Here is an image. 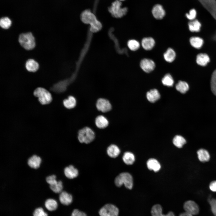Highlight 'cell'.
I'll return each mask as SVG.
<instances>
[{
  "instance_id": "cell-1",
  "label": "cell",
  "mask_w": 216,
  "mask_h": 216,
  "mask_svg": "<svg viewBox=\"0 0 216 216\" xmlns=\"http://www.w3.org/2000/svg\"><path fill=\"white\" fill-rule=\"evenodd\" d=\"M81 19L84 23L90 25V30L93 32L99 31L102 27L101 22L89 10H85L82 13Z\"/></svg>"
},
{
  "instance_id": "cell-2",
  "label": "cell",
  "mask_w": 216,
  "mask_h": 216,
  "mask_svg": "<svg viewBox=\"0 0 216 216\" xmlns=\"http://www.w3.org/2000/svg\"><path fill=\"white\" fill-rule=\"evenodd\" d=\"M18 41L20 45L27 50H32L35 46V38L31 32L21 34L19 36Z\"/></svg>"
},
{
  "instance_id": "cell-3",
  "label": "cell",
  "mask_w": 216,
  "mask_h": 216,
  "mask_svg": "<svg viewBox=\"0 0 216 216\" xmlns=\"http://www.w3.org/2000/svg\"><path fill=\"white\" fill-rule=\"evenodd\" d=\"M77 137L80 143L88 144L94 140L95 134L94 131L90 128L86 127L79 131Z\"/></svg>"
},
{
  "instance_id": "cell-4",
  "label": "cell",
  "mask_w": 216,
  "mask_h": 216,
  "mask_svg": "<svg viewBox=\"0 0 216 216\" xmlns=\"http://www.w3.org/2000/svg\"><path fill=\"white\" fill-rule=\"evenodd\" d=\"M114 183L118 187H120L124 184L127 188L131 189L133 186V178L131 175L128 172H122L115 178Z\"/></svg>"
},
{
  "instance_id": "cell-5",
  "label": "cell",
  "mask_w": 216,
  "mask_h": 216,
  "mask_svg": "<svg viewBox=\"0 0 216 216\" xmlns=\"http://www.w3.org/2000/svg\"><path fill=\"white\" fill-rule=\"evenodd\" d=\"M121 2L116 0L113 2L108 8V10L113 17L120 18L125 15L128 11L126 7L122 8Z\"/></svg>"
},
{
  "instance_id": "cell-6",
  "label": "cell",
  "mask_w": 216,
  "mask_h": 216,
  "mask_svg": "<svg viewBox=\"0 0 216 216\" xmlns=\"http://www.w3.org/2000/svg\"><path fill=\"white\" fill-rule=\"evenodd\" d=\"M34 94L38 98L40 103L43 105L49 104L52 100L51 93L42 87L37 88L34 91Z\"/></svg>"
},
{
  "instance_id": "cell-7",
  "label": "cell",
  "mask_w": 216,
  "mask_h": 216,
  "mask_svg": "<svg viewBox=\"0 0 216 216\" xmlns=\"http://www.w3.org/2000/svg\"><path fill=\"white\" fill-rule=\"evenodd\" d=\"M119 209L115 205L108 204L103 206L99 210L100 216H118Z\"/></svg>"
},
{
  "instance_id": "cell-8",
  "label": "cell",
  "mask_w": 216,
  "mask_h": 216,
  "mask_svg": "<svg viewBox=\"0 0 216 216\" xmlns=\"http://www.w3.org/2000/svg\"><path fill=\"white\" fill-rule=\"evenodd\" d=\"M96 107L98 110L103 112H108L112 109V105L110 101L103 98H100L97 100Z\"/></svg>"
},
{
  "instance_id": "cell-9",
  "label": "cell",
  "mask_w": 216,
  "mask_h": 216,
  "mask_svg": "<svg viewBox=\"0 0 216 216\" xmlns=\"http://www.w3.org/2000/svg\"><path fill=\"white\" fill-rule=\"evenodd\" d=\"M184 208L185 212L193 215L197 214L199 212L197 205L192 200L188 201L185 202L184 205Z\"/></svg>"
},
{
  "instance_id": "cell-10",
  "label": "cell",
  "mask_w": 216,
  "mask_h": 216,
  "mask_svg": "<svg viewBox=\"0 0 216 216\" xmlns=\"http://www.w3.org/2000/svg\"><path fill=\"white\" fill-rule=\"evenodd\" d=\"M140 66L144 71L148 73L154 70L155 68V64L151 59L144 58L140 62Z\"/></svg>"
},
{
  "instance_id": "cell-11",
  "label": "cell",
  "mask_w": 216,
  "mask_h": 216,
  "mask_svg": "<svg viewBox=\"0 0 216 216\" xmlns=\"http://www.w3.org/2000/svg\"><path fill=\"white\" fill-rule=\"evenodd\" d=\"M152 13L154 17L156 19L160 20L164 16L165 12L163 7L160 4H157L153 7Z\"/></svg>"
},
{
  "instance_id": "cell-12",
  "label": "cell",
  "mask_w": 216,
  "mask_h": 216,
  "mask_svg": "<svg viewBox=\"0 0 216 216\" xmlns=\"http://www.w3.org/2000/svg\"><path fill=\"white\" fill-rule=\"evenodd\" d=\"M64 173L66 177L72 179L78 176L79 172L76 168L73 166L70 165L64 168Z\"/></svg>"
},
{
  "instance_id": "cell-13",
  "label": "cell",
  "mask_w": 216,
  "mask_h": 216,
  "mask_svg": "<svg viewBox=\"0 0 216 216\" xmlns=\"http://www.w3.org/2000/svg\"><path fill=\"white\" fill-rule=\"evenodd\" d=\"M151 213L152 216H175L173 213L172 212H169L166 214H163L162 207L159 204H156L153 206Z\"/></svg>"
},
{
  "instance_id": "cell-14",
  "label": "cell",
  "mask_w": 216,
  "mask_h": 216,
  "mask_svg": "<svg viewBox=\"0 0 216 216\" xmlns=\"http://www.w3.org/2000/svg\"><path fill=\"white\" fill-rule=\"evenodd\" d=\"M59 200L61 203L64 205L70 204L73 200L72 196L67 192L62 191L59 195Z\"/></svg>"
},
{
  "instance_id": "cell-15",
  "label": "cell",
  "mask_w": 216,
  "mask_h": 216,
  "mask_svg": "<svg viewBox=\"0 0 216 216\" xmlns=\"http://www.w3.org/2000/svg\"><path fill=\"white\" fill-rule=\"evenodd\" d=\"M39 64L35 60L33 59H29L26 62L25 67L26 70L29 72H35L39 68Z\"/></svg>"
},
{
  "instance_id": "cell-16",
  "label": "cell",
  "mask_w": 216,
  "mask_h": 216,
  "mask_svg": "<svg viewBox=\"0 0 216 216\" xmlns=\"http://www.w3.org/2000/svg\"><path fill=\"white\" fill-rule=\"evenodd\" d=\"M41 162V160L40 157L34 155L28 159L27 164L31 168L37 169L40 167Z\"/></svg>"
},
{
  "instance_id": "cell-17",
  "label": "cell",
  "mask_w": 216,
  "mask_h": 216,
  "mask_svg": "<svg viewBox=\"0 0 216 216\" xmlns=\"http://www.w3.org/2000/svg\"><path fill=\"white\" fill-rule=\"evenodd\" d=\"M96 126L100 129H104L107 127L109 124L107 119L104 116L99 115L97 116L95 119Z\"/></svg>"
},
{
  "instance_id": "cell-18",
  "label": "cell",
  "mask_w": 216,
  "mask_h": 216,
  "mask_svg": "<svg viewBox=\"0 0 216 216\" xmlns=\"http://www.w3.org/2000/svg\"><path fill=\"white\" fill-rule=\"evenodd\" d=\"M106 152L109 157L115 158L119 154L120 150L117 146L115 144H111L108 147Z\"/></svg>"
},
{
  "instance_id": "cell-19",
  "label": "cell",
  "mask_w": 216,
  "mask_h": 216,
  "mask_svg": "<svg viewBox=\"0 0 216 216\" xmlns=\"http://www.w3.org/2000/svg\"><path fill=\"white\" fill-rule=\"evenodd\" d=\"M142 45L144 49L149 50H152L154 47L155 42L153 38L147 37L143 38L142 41Z\"/></svg>"
},
{
  "instance_id": "cell-20",
  "label": "cell",
  "mask_w": 216,
  "mask_h": 216,
  "mask_svg": "<svg viewBox=\"0 0 216 216\" xmlns=\"http://www.w3.org/2000/svg\"><path fill=\"white\" fill-rule=\"evenodd\" d=\"M197 157L199 160L202 162L208 161L210 159L208 152L204 148H200L197 152Z\"/></svg>"
},
{
  "instance_id": "cell-21",
  "label": "cell",
  "mask_w": 216,
  "mask_h": 216,
  "mask_svg": "<svg viewBox=\"0 0 216 216\" xmlns=\"http://www.w3.org/2000/svg\"><path fill=\"white\" fill-rule=\"evenodd\" d=\"M210 58L208 55L206 53H201L196 56V61L199 65L204 66H206L210 61Z\"/></svg>"
},
{
  "instance_id": "cell-22",
  "label": "cell",
  "mask_w": 216,
  "mask_h": 216,
  "mask_svg": "<svg viewBox=\"0 0 216 216\" xmlns=\"http://www.w3.org/2000/svg\"><path fill=\"white\" fill-rule=\"evenodd\" d=\"M146 97L148 100L149 102L154 103L160 98V95L157 89H154L147 92Z\"/></svg>"
},
{
  "instance_id": "cell-23",
  "label": "cell",
  "mask_w": 216,
  "mask_h": 216,
  "mask_svg": "<svg viewBox=\"0 0 216 216\" xmlns=\"http://www.w3.org/2000/svg\"><path fill=\"white\" fill-rule=\"evenodd\" d=\"M147 166L148 169L151 170H153L157 172L160 169L161 166L160 163L156 159L154 158H150L147 161Z\"/></svg>"
},
{
  "instance_id": "cell-24",
  "label": "cell",
  "mask_w": 216,
  "mask_h": 216,
  "mask_svg": "<svg viewBox=\"0 0 216 216\" xmlns=\"http://www.w3.org/2000/svg\"><path fill=\"white\" fill-rule=\"evenodd\" d=\"M63 104L65 108L68 109H71L74 108L76 106V101L74 96H70L67 99H65L63 100Z\"/></svg>"
},
{
  "instance_id": "cell-25",
  "label": "cell",
  "mask_w": 216,
  "mask_h": 216,
  "mask_svg": "<svg viewBox=\"0 0 216 216\" xmlns=\"http://www.w3.org/2000/svg\"><path fill=\"white\" fill-rule=\"evenodd\" d=\"M45 206L47 210L50 211H53L56 209L58 204L56 201L53 199H48L45 202Z\"/></svg>"
},
{
  "instance_id": "cell-26",
  "label": "cell",
  "mask_w": 216,
  "mask_h": 216,
  "mask_svg": "<svg viewBox=\"0 0 216 216\" xmlns=\"http://www.w3.org/2000/svg\"><path fill=\"white\" fill-rule=\"evenodd\" d=\"M176 56V52L171 48H169L164 54V58L167 62H172L175 59Z\"/></svg>"
},
{
  "instance_id": "cell-27",
  "label": "cell",
  "mask_w": 216,
  "mask_h": 216,
  "mask_svg": "<svg viewBox=\"0 0 216 216\" xmlns=\"http://www.w3.org/2000/svg\"><path fill=\"white\" fill-rule=\"evenodd\" d=\"M190 42L191 45L196 49H200L202 46L204 41L201 38L198 37H193L190 38Z\"/></svg>"
},
{
  "instance_id": "cell-28",
  "label": "cell",
  "mask_w": 216,
  "mask_h": 216,
  "mask_svg": "<svg viewBox=\"0 0 216 216\" xmlns=\"http://www.w3.org/2000/svg\"><path fill=\"white\" fill-rule=\"evenodd\" d=\"M188 26L190 31L197 32L200 31L201 25L198 20H194L189 22Z\"/></svg>"
},
{
  "instance_id": "cell-29",
  "label": "cell",
  "mask_w": 216,
  "mask_h": 216,
  "mask_svg": "<svg viewBox=\"0 0 216 216\" xmlns=\"http://www.w3.org/2000/svg\"><path fill=\"white\" fill-rule=\"evenodd\" d=\"M122 159L124 162L126 164L131 165L135 161V156L132 153L126 152L123 155Z\"/></svg>"
},
{
  "instance_id": "cell-30",
  "label": "cell",
  "mask_w": 216,
  "mask_h": 216,
  "mask_svg": "<svg viewBox=\"0 0 216 216\" xmlns=\"http://www.w3.org/2000/svg\"><path fill=\"white\" fill-rule=\"evenodd\" d=\"M176 88L178 91L184 94L188 90L189 86L186 82L179 81L176 84Z\"/></svg>"
},
{
  "instance_id": "cell-31",
  "label": "cell",
  "mask_w": 216,
  "mask_h": 216,
  "mask_svg": "<svg viewBox=\"0 0 216 216\" xmlns=\"http://www.w3.org/2000/svg\"><path fill=\"white\" fill-rule=\"evenodd\" d=\"M186 142L185 139L182 136L176 135L174 138L173 143L174 145L177 148H182Z\"/></svg>"
},
{
  "instance_id": "cell-32",
  "label": "cell",
  "mask_w": 216,
  "mask_h": 216,
  "mask_svg": "<svg viewBox=\"0 0 216 216\" xmlns=\"http://www.w3.org/2000/svg\"><path fill=\"white\" fill-rule=\"evenodd\" d=\"M12 21L8 17H3L0 19V26L3 29H7L11 26Z\"/></svg>"
},
{
  "instance_id": "cell-33",
  "label": "cell",
  "mask_w": 216,
  "mask_h": 216,
  "mask_svg": "<svg viewBox=\"0 0 216 216\" xmlns=\"http://www.w3.org/2000/svg\"><path fill=\"white\" fill-rule=\"evenodd\" d=\"M162 82L164 85L170 87L173 85L174 81L171 75L168 74H166L162 78Z\"/></svg>"
},
{
  "instance_id": "cell-34",
  "label": "cell",
  "mask_w": 216,
  "mask_h": 216,
  "mask_svg": "<svg viewBox=\"0 0 216 216\" xmlns=\"http://www.w3.org/2000/svg\"><path fill=\"white\" fill-rule=\"evenodd\" d=\"M51 190L55 193H60L63 189L62 182L61 181H58L55 184L50 185Z\"/></svg>"
},
{
  "instance_id": "cell-35",
  "label": "cell",
  "mask_w": 216,
  "mask_h": 216,
  "mask_svg": "<svg viewBox=\"0 0 216 216\" xmlns=\"http://www.w3.org/2000/svg\"><path fill=\"white\" fill-rule=\"evenodd\" d=\"M127 44L129 48L133 51L137 50L140 47L139 42L134 39L129 40Z\"/></svg>"
},
{
  "instance_id": "cell-36",
  "label": "cell",
  "mask_w": 216,
  "mask_h": 216,
  "mask_svg": "<svg viewBox=\"0 0 216 216\" xmlns=\"http://www.w3.org/2000/svg\"><path fill=\"white\" fill-rule=\"evenodd\" d=\"M211 88L212 92L216 96V69L212 74L211 80Z\"/></svg>"
},
{
  "instance_id": "cell-37",
  "label": "cell",
  "mask_w": 216,
  "mask_h": 216,
  "mask_svg": "<svg viewBox=\"0 0 216 216\" xmlns=\"http://www.w3.org/2000/svg\"><path fill=\"white\" fill-rule=\"evenodd\" d=\"M33 216H48V214L41 207L36 208L34 211Z\"/></svg>"
},
{
  "instance_id": "cell-38",
  "label": "cell",
  "mask_w": 216,
  "mask_h": 216,
  "mask_svg": "<svg viewBox=\"0 0 216 216\" xmlns=\"http://www.w3.org/2000/svg\"><path fill=\"white\" fill-rule=\"evenodd\" d=\"M208 202L211 206L212 213L215 216H216V199H209Z\"/></svg>"
},
{
  "instance_id": "cell-39",
  "label": "cell",
  "mask_w": 216,
  "mask_h": 216,
  "mask_svg": "<svg viewBox=\"0 0 216 216\" xmlns=\"http://www.w3.org/2000/svg\"><path fill=\"white\" fill-rule=\"evenodd\" d=\"M196 15V11L195 9H193L189 11L188 14H186V17L190 20L191 21L195 20Z\"/></svg>"
},
{
  "instance_id": "cell-40",
  "label": "cell",
  "mask_w": 216,
  "mask_h": 216,
  "mask_svg": "<svg viewBox=\"0 0 216 216\" xmlns=\"http://www.w3.org/2000/svg\"><path fill=\"white\" fill-rule=\"evenodd\" d=\"M46 181L50 185L55 184L58 181L56 180V176L54 175L47 177L46 178Z\"/></svg>"
},
{
  "instance_id": "cell-41",
  "label": "cell",
  "mask_w": 216,
  "mask_h": 216,
  "mask_svg": "<svg viewBox=\"0 0 216 216\" xmlns=\"http://www.w3.org/2000/svg\"><path fill=\"white\" fill-rule=\"evenodd\" d=\"M71 216H86L85 213L78 209H75L72 212Z\"/></svg>"
},
{
  "instance_id": "cell-42",
  "label": "cell",
  "mask_w": 216,
  "mask_h": 216,
  "mask_svg": "<svg viewBox=\"0 0 216 216\" xmlns=\"http://www.w3.org/2000/svg\"><path fill=\"white\" fill-rule=\"evenodd\" d=\"M209 188L212 191L216 192V181H213L210 183Z\"/></svg>"
},
{
  "instance_id": "cell-43",
  "label": "cell",
  "mask_w": 216,
  "mask_h": 216,
  "mask_svg": "<svg viewBox=\"0 0 216 216\" xmlns=\"http://www.w3.org/2000/svg\"><path fill=\"white\" fill-rule=\"evenodd\" d=\"M179 216H193V215L185 212L181 214Z\"/></svg>"
},
{
  "instance_id": "cell-44",
  "label": "cell",
  "mask_w": 216,
  "mask_h": 216,
  "mask_svg": "<svg viewBox=\"0 0 216 216\" xmlns=\"http://www.w3.org/2000/svg\"><path fill=\"white\" fill-rule=\"evenodd\" d=\"M118 0V1H120L121 2V1H124V0Z\"/></svg>"
}]
</instances>
